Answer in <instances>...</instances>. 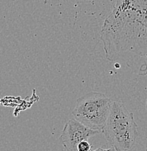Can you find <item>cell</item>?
Masks as SVG:
<instances>
[{"instance_id": "8992f818", "label": "cell", "mask_w": 147, "mask_h": 151, "mask_svg": "<svg viewBox=\"0 0 147 151\" xmlns=\"http://www.w3.org/2000/svg\"><path fill=\"white\" fill-rule=\"evenodd\" d=\"M93 151H116L115 150L114 148H113V147H111V148H102V147H98V148L96 149L95 150H93Z\"/></svg>"}, {"instance_id": "5b68a950", "label": "cell", "mask_w": 147, "mask_h": 151, "mask_svg": "<svg viewBox=\"0 0 147 151\" xmlns=\"http://www.w3.org/2000/svg\"><path fill=\"white\" fill-rule=\"evenodd\" d=\"M93 146L88 140L80 142L77 145V151H91Z\"/></svg>"}, {"instance_id": "52a82bcc", "label": "cell", "mask_w": 147, "mask_h": 151, "mask_svg": "<svg viewBox=\"0 0 147 151\" xmlns=\"http://www.w3.org/2000/svg\"><path fill=\"white\" fill-rule=\"evenodd\" d=\"M145 107H146V110L147 111V98H146V105H145Z\"/></svg>"}, {"instance_id": "6da1fadb", "label": "cell", "mask_w": 147, "mask_h": 151, "mask_svg": "<svg viewBox=\"0 0 147 151\" xmlns=\"http://www.w3.org/2000/svg\"><path fill=\"white\" fill-rule=\"evenodd\" d=\"M101 40L109 61L147 76V0H117L103 23Z\"/></svg>"}, {"instance_id": "7a4b0ae2", "label": "cell", "mask_w": 147, "mask_h": 151, "mask_svg": "<svg viewBox=\"0 0 147 151\" xmlns=\"http://www.w3.org/2000/svg\"><path fill=\"white\" fill-rule=\"evenodd\" d=\"M138 125L133 114L122 102H112L109 117L102 132L116 151H128L133 147L138 136Z\"/></svg>"}, {"instance_id": "277c9868", "label": "cell", "mask_w": 147, "mask_h": 151, "mask_svg": "<svg viewBox=\"0 0 147 151\" xmlns=\"http://www.w3.org/2000/svg\"><path fill=\"white\" fill-rule=\"evenodd\" d=\"M101 132L90 129L76 119H70L65 124L59 139L66 151H77L80 142L88 140Z\"/></svg>"}, {"instance_id": "3957f363", "label": "cell", "mask_w": 147, "mask_h": 151, "mask_svg": "<svg viewBox=\"0 0 147 151\" xmlns=\"http://www.w3.org/2000/svg\"><path fill=\"white\" fill-rule=\"evenodd\" d=\"M112 101L105 94L90 92L77 99L72 114L74 119L90 129L102 132Z\"/></svg>"}]
</instances>
